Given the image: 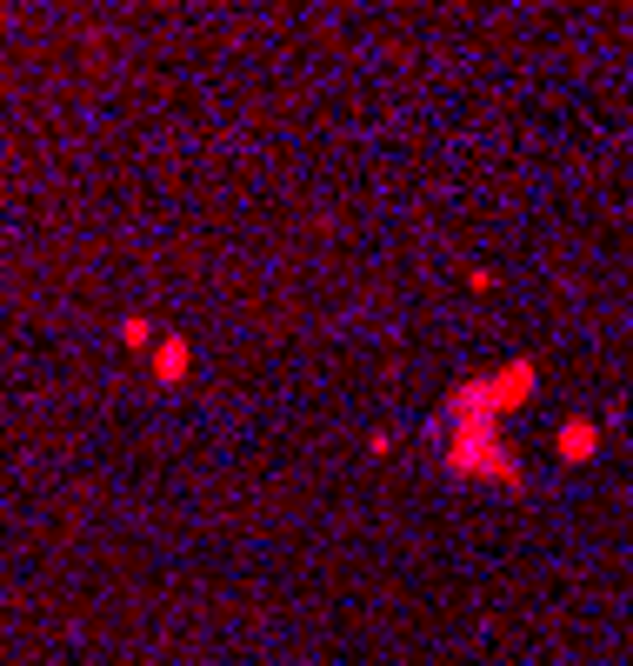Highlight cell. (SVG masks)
Segmentation results:
<instances>
[{
    "mask_svg": "<svg viewBox=\"0 0 633 666\" xmlns=\"http://www.w3.org/2000/svg\"><path fill=\"white\" fill-rule=\"evenodd\" d=\"M147 367H153V380H161V387H181V380L194 374L187 333H161V341H153V354H147Z\"/></svg>",
    "mask_w": 633,
    "mask_h": 666,
    "instance_id": "obj_2",
    "label": "cell"
},
{
    "mask_svg": "<svg viewBox=\"0 0 633 666\" xmlns=\"http://www.w3.org/2000/svg\"><path fill=\"white\" fill-rule=\"evenodd\" d=\"M594 453H600V427H594V421H567V427H561V460L580 467V460H594Z\"/></svg>",
    "mask_w": 633,
    "mask_h": 666,
    "instance_id": "obj_3",
    "label": "cell"
},
{
    "mask_svg": "<svg viewBox=\"0 0 633 666\" xmlns=\"http://www.w3.org/2000/svg\"><path fill=\"white\" fill-rule=\"evenodd\" d=\"M153 341H161V326H153L147 313H127V320H120V347H127V354H153Z\"/></svg>",
    "mask_w": 633,
    "mask_h": 666,
    "instance_id": "obj_4",
    "label": "cell"
},
{
    "mask_svg": "<svg viewBox=\"0 0 633 666\" xmlns=\"http://www.w3.org/2000/svg\"><path fill=\"white\" fill-rule=\"evenodd\" d=\"M533 380H540V367H533V360H514V367H500V374H487V380H467V387L447 400V427H453L447 467H453L460 480L520 486V460L507 453V440H500L494 421H500V413H514V406H527Z\"/></svg>",
    "mask_w": 633,
    "mask_h": 666,
    "instance_id": "obj_1",
    "label": "cell"
}]
</instances>
